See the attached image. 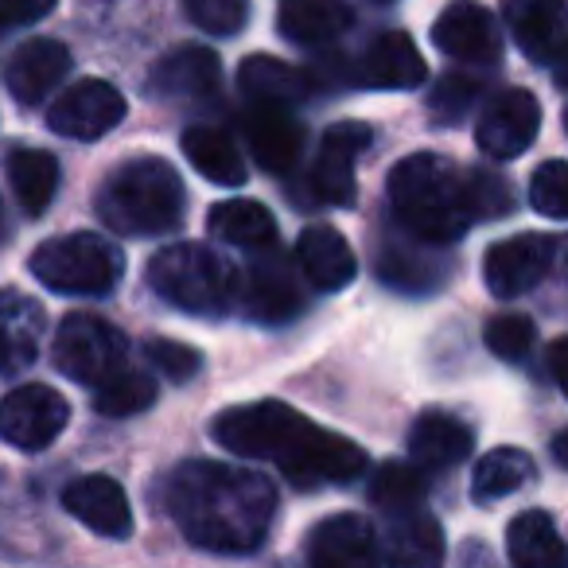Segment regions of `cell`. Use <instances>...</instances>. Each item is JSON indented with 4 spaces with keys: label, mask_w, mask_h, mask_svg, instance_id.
<instances>
[{
    "label": "cell",
    "mask_w": 568,
    "mask_h": 568,
    "mask_svg": "<svg viewBox=\"0 0 568 568\" xmlns=\"http://www.w3.org/2000/svg\"><path fill=\"white\" fill-rule=\"evenodd\" d=\"M552 456H557L560 467H568V428L557 436V440H552Z\"/></svg>",
    "instance_id": "obj_46"
},
{
    "label": "cell",
    "mask_w": 568,
    "mask_h": 568,
    "mask_svg": "<svg viewBox=\"0 0 568 568\" xmlns=\"http://www.w3.org/2000/svg\"><path fill=\"white\" fill-rule=\"evenodd\" d=\"M0 237H4V203H0Z\"/></svg>",
    "instance_id": "obj_48"
},
{
    "label": "cell",
    "mask_w": 568,
    "mask_h": 568,
    "mask_svg": "<svg viewBox=\"0 0 568 568\" xmlns=\"http://www.w3.org/2000/svg\"><path fill=\"white\" fill-rule=\"evenodd\" d=\"M355 12L347 0H281L276 4V28L288 43L301 48H324L335 43L351 28Z\"/></svg>",
    "instance_id": "obj_24"
},
{
    "label": "cell",
    "mask_w": 568,
    "mask_h": 568,
    "mask_svg": "<svg viewBox=\"0 0 568 568\" xmlns=\"http://www.w3.org/2000/svg\"><path fill=\"white\" fill-rule=\"evenodd\" d=\"M144 355L149 363L164 374L168 382H191L203 366V355L187 343H172V339H149L144 343Z\"/></svg>",
    "instance_id": "obj_40"
},
{
    "label": "cell",
    "mask_w": 568,
    "mask_h": 568,
    "mask_svg": "<svg viewBox=\"0 0 568 568\" xmlns=\"http://www.w3.org/2000/svg\"><path fill=\"white\" fill-rule=\"evenodd\" d=\"M183 156L191 160V168H195L203 180L219 183V187H242L245 175H250L234 136L214 125H191L187 133H183Z\"/></svg>",
    "instance_id": "obj_28"
},
{
    "label": "cell",
    "mask_w": 568,
    "mask_h": 568,
    "mask_svg": "<svg viewBox=\"0 0 568 568\" xmlns=\"http://www.w3.org/2000/svg\"><path fill=\"white\" fill-rule=\"evenodd\" d=\"M67 420H71L67 397L43 382H28L9 389L0 402V440L17 452H43L59 440Z\"/></svg>",
    "instance_id": "obj_9"
},
{
    "label": "cell",
    "mask_w": 568,
    "mask_h": 568,
    "mask_svg": "<svg viewBox=\"0 0 568 568\" xmlns=\"http://www.w3.org/2000/svg\"><path fill=\"white\" fill-rule=\"evenodd\" d=\"M371 149V129L363 121H339L324 133L320 144L316 168H312V191L316 199L332 206H351L355 203V164L363 160V152Z\"/></svg>",
    "instance_id": "obj_13"
},
{
    "label": "cell",
    "mask_w": 568,
    "mask_h": 568,
    "mask_svg": "<svg viewBox=\"0 0 568 568\" xmlns=\"http://www.w3.org/2000/svg\"><path fill=\"white\" fill-rule=\"evenodd\" d=\"M378 4H382V0H378Z\"/></svg>",
    "instance_id": "obj_50"
},
{
    "label": "cell",
    "mask_w": 568,
    "mask_h": 568,
    "mask_svg": "<svg viewBox=\"0 0 568 568\" xmlns=\"http://www.w3.org/2000/svg\"><path fill=\"white\" fill-rule=\"evenodd\" d=\"M565 129H568V110H565Z\"/></svg>",
    "instance_id": "obj_49"
},
{
    "label": "cell",
    "mask_w": 568,
    "mask_h": 568,
    "mask_svg": "<svg viewBox=\"0 0 568 568\" xmlns=\"http://www.w3.org/2000/svg\"><path fill=\"white\" fill-rule=\"evenodd\" d=\"M71 74V51L59 40H28L17 48V55L9 59V71H4V82H9L12 98L20 105H40L48 102L59 90V82Z\"/></svg>",
    "instance_id": "obj_19"
},
{
    "label": "cell",
    "mask_w": 568,
    "mask_h": 568,
    "mask_svg": "<svg viewBox=\"0 0 568 568\" xmlns=\"http://www.w3.org/2000/svg\"><path fill=\"white\" fill-rule=\"evenodd\" d=\"M9 172V187L17 195V203L24 206V214H43L51 206L59 191V160L43 149H17L4 160Z\"/></svg>",
    "instance_id": "obj_31"
},
{
    "label": "cell",
    "mask_w": 568,
    "mask_h": 568,
    "mask_svg": "<svg viewBox=\"0 0 568 568\" xmlns=\"http://www.w3.org/2000/svg\"><path fill=\"white\" fill-rule=\"evenodd\" d=\"M214 440L245 459H265L296 487H343L366 471V452L355 440L312 425L284 402H253L219 413Z\"/></svg>",
    "instance_id": "obj_1"
},
{
    "label": "cell",
    "mask_w": 568,
    "mask_h": 568,
    "mask_svg": "<svg viewBox=\"0 0 568 568\" xmlns=\"http://www.w3.org/2000/svg\"><path fill=\"white\" fill-rule=\"evenodd\" d=\"M483 343L503 363H521L534 347V324L526 316H495L483 332Z\"/></svg>",
    "instance_id": "obj_38"
},
{
    "label": "cell",
    "mask_w": 568,
    "mask_h": 568,
    "mask_svg": "<svg viewBox=\"0 0 568 568\" xmlns=\"http://www.w3.org/2000/svg\"><path fill=\"white\" fill-rule=\"evenodd\" d=\"M222 87V63L211 48H175L152 67L149 74V94L168 98V102H203L214 98V90Z\"/></svg>",
    "instance_id": "obj_17"
},
{
    "label": "cell",
    "mask_w": 568,
    "mask_h": 568,
    "mask_svg": "<svg viewBox=\"0 0 568 568\" xmlns=\"http://www.w3.org/2000/svg\"><path fill=\"white\" fill-rule=\"evenodd\" d=\"M534 471H537L534 459H529L521 448H495V452H487V456L479 459V467H475L471 498H475V503H483V506L498 503V498L529 487Z\"/></svg>",
    "instance_id": "obj_32"
},
{
    "label": "cell",
    "mask_w": 568,
    "mask_h": 568,
    "mask_svg": "<svg viewBox=\"0 0 568 568\" xmlns=\"http://www.w3.org/2000/svg\"><path fill=\"white\" fill-rule=\"evenodd\" d=\"M389 206L405 234L428 245H448L475 222L471 172L452 164L440 152L405 156L389 172Z\"/></svg>",
    "instance_id": "obj_3"
},
{
    "label": "cell",
    "mask_w": 568,
    "mask_h": 568,
    "mask_svg": "<svg viewBox=\"0 0 568 568\" xmlns=\"http://www.w3.org/2000/svg\"><path fill=\"white\" fill-rule=\"evenodd\" d=\"M253 253L257 257L245 268H237L234 308L242 316L257 320V324H288L304 312V284L301 273H296V261L276 250V242Z\"/></svg>",
    "instance_id": "obj_8"
},
{
    "label": "cell",
    "mask_w": 568,
    "mask_h": 568,
    "mask_svg": "<svg viewBox=\"0 0 568 568\" xmlns=\"http://www.w3.org/2000/svg\"><path fill=\"white\" fill-rule=\"evenodd\" d=\"M296 268L308 276V284L320 288V293H339V288H347L355 281L358 261L339 230L308 226L296 237Z\"/></svg>",
    "instance_id": "obj_21"
},
{
    "label": "cell",
    "mask_w": 568,
    "mask_h": 568,
    "mask_svg": "<svg viewBox=\"0 0 568 568\" xmlns=\"http://www.w3.org/2000/svg\"><path fill=\"white\" fill-rule=\"evenodd\" d=\"M428 74L417 43L405 32H386L358 59V82L371 90H413Z\"/></svg>",
    "instance_id": "obj_22"
},
{
    "label": "cell",
    "mask_w": 568,
    "mask_h": 568,
    "mask_svg": "<svg viewBox=\"0 0 568 568\" xmlns=\"http://www.w3.org/2000/svg\"><path fill=\"white\" fill-rule=\"evenodd\" d=\"M433 43L459 63H498L503 55V32L479 0H452L436 17Z\"/></svg>",
    "instance_id": "obj_15"
},
{
    "label": "cell",
    "mask_w": 568,
    "mask_h": 568,
    "mask_svg": "<svg viewBox=\"0 0 568 568\" xmlns=\"http://www.w3.org/2000/svg\"><path fill=\"white\" fill-rule=\"evenodd\" d=\"M0 374H9V351H4V339H0Z\"/></svg>",
    "instance_id": "obj_47"
},
{
    "label": "cell",
    "mask_w": 568,
    "mask_h": 568,
    "mask_svg": "<svg viewBox=\"0 0 568 568\" xmlns=\"http://www.w3.org/2000/svg\"><path fill=\"white\" fill-rule=\"evenodd\" d=\"M428 495V471L417 464H386L371 479V503L382 514L405 510V506H420Z\"/></svg>",
    "instance_id": "obj_35"
},
{
    "label": "cell",
    "mask_w": 568,
    "mask_h": 568,
    "mask_svg": "<svg viewBox=\"0 0 568 568\" xmlns=\"http://www.w3.org/2000/svg\"><path fill=\"white\" fill-rule=\"evenodd\" d=\"M55 9V0H0V32L28 28Z\"/></svg>",
    "instance_id": "obj_42"
},
{
    "label": "cell",
    "mask_w": 568,
    "mask_h": 568,
    "mask_svg": "<svg viewBox=\"0 0 568 568\" xmlns=\"http://www.w3.org/2000/svg\"><path fill=\"white\" fill-rule=\"evenodd\" d=\"M245 141L250 152L265 172L284 175L301 164L304 152V125L288 110H273V105H253L245 118Z\"/></svg>",
    "instance_id": "obj_20"
},
{
    "label": "cell",
    "mask_w": 568,
    "mask_h": 568,
    "mask_svg": "<svg viewBox=\"0 0 568 568\" xmlns=\"http://www.w3.org/2000/svg\"><path fill=\"white\" fill-rule=\"evenodd\" d=\"M308 568H386V560L363 514H335L308 534Z\"/></svg>",
    "instance_id": "obj_14"
},
{
    "label": "cell",
    "mask_w": 568,
    "mask_h": 568,
    "mask_svg": "<svg viewBox=\"0 0 568 568\" xmlns=\"http://www.w3.org/2000/svg\"><path fill=\"white\" fill-rule=\"evenodd\" d=\"M552 237L541 234H518L495 242L483 257V281L498 301H518L526 296L534 284H541V276L552 268Z\"/></svg>",
    "instance_id": "obj_12"
},
{
    "label": "cell",
    "mask_w": 568,
    "mask_h": 568,
    "mask_svg": "<svg viewBox=\"0 0 568 568\" xmlns=\"http://www.w3.org/2000/svg\"><path fill=\"white\" fill-rule=\"evenodd\" d=\"M152 293L187 316H226L237 304V268L214 250L180 242L149 261Z\"/></svg>",
    "instance_id": "obj_5"
},
{
    "label": "cell",
    "mask_w": 568,
    "mask_h": 568,
    "mask_svg": "<svg viewBox=\"0 0 568 568\" xmlns=\"http://www.w3.org/2000/svg\"><path fill=\"white\" fill-rule=\"evenodd\" d=\"M32 273L51 293L63 296H110L125 273L121 250L102 234H63L32 253Z\"/></svg>",
    "instance_id": "obj_6"
},
{
    "label": "cell",
    "mask_w": 568,
    "mask_h": 568,
    "mask_svg": "<svg viewBox=\"0 0 568 568\" xmlns=\"http://www.w3.org/2000/svg\"><path fill=\"white\" fill-rule=\"evenodd\" d=\"M471 199H475V219H498L510 211V183L495 172H471Z\"/></svg>",
    "instance_id": "obj_41"
},
{
    "label": "cell",
    "mask_w": 568,
    "mask_h": 568,
    "mask_svg": "<svg viewBox=\"0 0 568 568\" xmlns=\"http://www.w3.org/2000/svg\"><path fill=\"white\" fill-rule=\"evenodd\" d=\"M549 71H552V82H557V87H568V36L557 43V51L549 55Z\"/></svg>",
    "instance_id": "obj_44"
},
{
    "label": "cell",
    "mask_w": 568,
    "mask_h": 568,
    "mask_svg": "<svg viewBox=\"0 0 568 568\" xmlns=\"http://www.w3.org/2000/svg\"><path fill=\"white\" fill-rule=\"evenodd\" d=\"M503 17L514 43L534 63H549L568 28V0H503Z\"/></svg>",
    "instance_id": "obj_23"
},
{
    "label": "cell",
    "mask_w": 568,
    "mask_h": 568,
    "mask_svg": "<svg viewBox=\"0 0 568 568\" xmlns=\"http://www.w3.org/2000/svg\"><path fill=\"white\" fill-rule=\"evenodd\" d=\"M206 226L219 242L237 250H265L276 242V219L253 199H222L206 214Z\"/></svg>",
    "instance_id": "obj_29"
},
{
    "label": "cell",
    "mask_w": 568,
    "mask_h": 568,
    "mask_svg": "<svg viewBox=\"0 0 568 568\" xmlns=\"http://www.w3.org/2000/svg\"><path fill=\"white\" fill-rule=\"evenodd\" d=\"M549 371H552L557 386L565 389V397H568V339H557L549 347Z\"/></svg>",
    "instance_id": "obj_43"
},
{
    "label": "cell",
    "mask_w": 568,
    "mask_h": 568,
    "mask_svg": "<svg viewBox=\"0 0 568 568\" xmlns=\"http://www.w3.org/2000/svg\"><path fill=\"white\" fill-rule=\"evenodd\" d=\"M156 405V382L149 374L133 371H118L113 378H105L102 386H94V409L102 417H136V413L152 409Z\"/></svg>",
    "instance_id": "obj_34"
},
{
    "label": "cell",
    "mask_w": 568,
    "mask_h": 568,
    "mask_svg": "<svg viewBox=\"0 0 568 568\" xmlns=\"http://www.w3.org/2000/svg\"><path fill=\"white\" fill-rule=\"evenodd\" d=\"M479 90H483L479 82L467 79V74H448V79L433 90V98H428V110H433L436 121L456 125V121H464L467 113H471V105L479 102Z\"/></svg>",
    "instance_id": "obj_39"
},
{
    "label": "cell",
    "mask_w": 568,
    "mask_h": 568,
    "mask_svg": "<svg viewBox=\"0 0 568 568\" xmlns=\"http://www.w3.org/2000/svg\"><path fill=\"white\" fill-rule=\"evenodd\" d=\"M43 324H48V320H43V308L36 301H28L17 288H4V293H0V339H4V351H9V374L36 363Z\"/></svg>",
    "instance_id": "obj_30"
},
{
    "label": "cell",
    "mask_w": 568,
    "mask_h": 568,
    "mask_svg": "<svg viewBox=\"0 0 568 568\" xmlns=\"http://www.w3.org/2000/svg\"><path fill=\"white\" fill-rule=\"evenodd\" d=\"M378 276L386 284H394V288H402V293H433L436 284L444 281V268L428 250L389 242L378 257Z\"/></svg>",
    "instance_id": "obj_33"
},
{
    "label": "cell",
    "mask_w": 568,
    "mask_h": 568,
    "mask_svg": "<svg viewBox=\"0 0 568 568\" xmlns=\"http://www.w3.org/2000/svg\"><path fill=\"white\" fill-rule=\"evenodd\" d=\"M63 506L71 518H79L90 534L110 537V541H125L133 534V510H129V495L121 490L118 479L110 475H82V479L67 483Z\"/></svg>",
    "instance_id": "obj_16"
},
{
    "label": "cell",
    "mask_w": 568,
    "mask_h": 568,
    "mask_svg": "<svg viewBox=\"0 0 568 568\" xmlns=\"http://www.w3.org/2000/svg\"><path fill=\"white\" fill-rule=\"evenodd\" d=\"M237 87L250 98V105H273V110H293L308 98L312 82L304 71L281 63L273 55H250L237 67Z\"/></svg>",
    "instance_id": "obj_26"
},
{
    "label": "cell",
    "mask_w": 568,
    "mask_h": 568,
    "mask_svg": "<svg viewBox=\"0 0 568 568\" xmlns=\"http://www.w3.org/2000/svg\"><path fill=\"white\" fill-rule=\"evenodd\" d=\"M382 560L389 568H440L444 565V529L433 514L420 506L386 514V541Z\"/></svg>",
    "instance_id": "obj_18"
},
{
    "label": "cell",
    "mask_w": 568,
    "mask_h": 568,
    "mask_svg": "<svg viewBox=\"0 0 568 568\" xmlns=\"http://www.w3.org/2000/svg\"><path fill=\"white\" fill-rule=\"evenodd\" d=\"M168 514L199 549L253 552L273 526L276 487L250 467L183 459L168 479Z\"/></svg>",
    "instance_id": "obj_2"
},
{
    "label": "cell",
    "mask_w": 568,
    "mask_h": 568,
    "mask_svg": "<svg viewBox=\"0 0 568 568\" xmlns=\"http://www.w3.org/2000/svg\"><path fill=\"white\" fill-rule=\"evenodd\" d=\"M183 180L160 156H136L118 164L98 191V214L125 237L168 234L183 222Z\"/></svg>",
    "instance_id": "obj_4"
},
{
    "label": "cell",
    "mask_w": 568,
    "mask_h": 568,
    "mask_svg": "<svg viewBox=\"0 0 568 568\" xmlns=\"http://www.w3.org/2000/svg\"><path fill=\"white\" fill-rule=\"evenodd\" d=\"M55 366L82 386H102L129 366V339L110 320L71 312L55 332Z\"/></svg>",
    "instance_id": "obj_7"
},
{
    "label": "cell",
    "mask_w": 568,
    "mask_h": 568,
    "mask_svg": "<svg viewBox=\"0 0 568 568\" xmlns=\"http://www.w3.org/2000/svg\"><path fill=\"white\" fill-rule=\"evenodd\" d=\"M125 110L129 105L118 87L102 79H82L51 102L48 125L59 136H71V141H102L105 133H113L125 121Z\"/></svg>",
    "instance_id": "obj_10"
},
{
    "label": "cell",
    "mask_w": 568,
    "mask_h": 568,
    "mask_svg": "<svg viewBox=\"0 0 568 568\" xmlns=\"http://www.w3.org/2000/svg\"><path fill=\"white\" fill-rule=\"evenodd\" d=\"M552 265H557L560 273H568V237H560V242L552 245Z\"/></svg>",
    "instance_id": "obj_45"
},
{
    "label": "cell",
    "mask_w": 568,
    "mask_h": 568,
    "mask_svg": "<svg viewBox=\"0 0 568 568\" xmlns=\"http://www.w3.org/2000/svg\"><path fill=\"white\" fill-rule=\"evenodd\" d=\"M529 203L537 214L552 222H568V164L565 160H549L534 172L529 180Z\"/></svg>",
    "instance_id": "obj_36"
},
{
    "label": "cell",
    "mask_w": 568,
    "mask_h": 568,
    "mask_svg": "<svg viewBox=\"0 0 568 568\" xmlns=\"http://www.w3.org/2000/svg\"><path fill=\"white\" fill-rule=\"evenodd\" d=\"M506 552L514 568H568V545L545 510H521L506 526Z\"/></svg>",
    "instance_id": "obj_27"
},
{
    "label": "cell",
    "mask_w": 568,
    "mask_h": 568,
    "mask_svg": "<svg viewBox=\"0 0 568 568\" xmlns=\"http://www.w3.org/2000/svg\"><path fill=\"white\" fill-rule=\"evenodd\" d=\"M183 12L211 36H237L250 24V0H183Z\"/></svg>",
    "instance_id": "obj_37"
},
{
    "label": "cell",
    "mask_w": 568,
    "mask_h": 568,
    "mask_svg": "<svg viewBox=\"0 0 568 568\" xmlns=\"http://www.w3.org/2000/svg\"><path fill=\"white\" fill-rule=\"evenodd\" d=\"M475 436L452 413H425L417 417V425L409 428V456L420 471H444V467H456L459 459H467Z\"/></svg>",
    "instance_id": "obj_25"
},
{
    "label": "cell",
    "mask_w": 568,
    "mask_h": 568,
    "mask_svg": "<svg viewBox=\"0 0 568 568\" xmlns=\"http://www.w3.org/2000/svg\"><path fill=\"white\" fill-rule=\"evenodd\" d=\"M537 129H541V105H537V98L529 90L510 87L483 105L479 125H475V144L490 160H514L534 144Z\"/></svg>",
    "instance_id": "obj_11"
}]
</instances>
